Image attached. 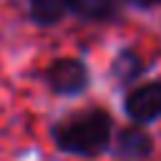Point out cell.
Instances as JSON below:
<instances>
[{
  "label": "cell",
  "instance_id": "obj_1",
  "mask_svg": "<svg viewBox=\"0 0 161 161\" xmlns=\"http://www.w3.org/2000/svg\"><path fill=\"white\" fill-rule=\"evenodd\" d=\"M55 143L75 156H96L111 141V118L101 108L80 111L53 128Z\"/></svg>",
  "mask_w": 161,
  "mask_h": 161
},
{
  "label": "cell",
  "instance_id": "obj_2",
  "mask_svg": "<svg viewBox=\"0 0 161 161\" xmlns=\"http://www.w3.org/2000/svg\"><path fill=\"white\" fill-rule=\"evenodd\" d=\"M45 75H48V86L55 93H63V96L80 93L86 88V83H88V70L75 58H60V60H55L48 68Z\"/></svg>",
  "mask_w": 161,
  "mask_h": 161
},
{
  "label": "cell",
  "instance_id": "obj_3",
  "mask_svg": "<svg viewBox=\"0 0 161 161\" xmlns=\"http://www.w3.org/2000/svg\"><path fill=\"white\" fill-rule=\"evenodd\" d=\"M126 113L138 123L158 118L161 116V80L133 88L126 96Z\"/></svg>",
  "mask_w": 161,
  "mask_h": 161
},
{
  "label": "cell",
  "instance_id": "obj_4",
  "mask_svg": "<svg viewBox=\"0 0 161 161\" xmlns=\"http://www.w3.org/2000/svg\"><path fill=\"white\" fill-rule=\"evenodd\" d=\"M116 153L123 158H146L153 153V138L138 126L123 128L116 138Z\"/></svg>",
  "mask_w": 161,
  "mask_h": 161
},
{
  "label": "cell",
  "instance_id": "obj_5",
  "mask_svg": "<svg viewBox=\"0 0 161 161\" xmlns=\"http://www.w3.org/2000/svg\"><path fill=\"white\" fill-rule=\"evenodd\" d=\"M118 5L121 0H68V10L75 13L83 20H93V23H103L118 15Z\"/></svg>",
  "mask_w": 161,
  "mask_h": 161
},
{
  "label": "cell",
  "instance_id": "obj_6",
  "mask_svg": "<svg viewBox=\"0 0 161 161\" xmlns=\"http://www.w3.org/2000/svg\"><path fill=\"white\" fill-rule=\"evenodd\" d=\"M68 8V0H28L30 18L40 25H53L63 18Z\"/></svg>",
  "mask_w": 161,
  "mask_h": 161
},
{
  "label": "cell",
  "instance_id": "obj_7",
  "mask_svg": "<svg viewBox=\"0 0 161 161\" xmlns=\"http://www.w3.org/2000/svg\"><path fill=\"white\" fill-rule=\"evenodd\" d=\"M141 73V60H138V55L136 53H121L118 58H116V63H113V75L121 80V83H128V80H133L136 75Z\"/></svg>",
  "mask_w": 161,
  "mask_h": 161
},
{
  "label": "cell",
  "instance_id": "obj_8",
  "mask_svg": "<svg viewBox=\"0 0 161 161\" xmlns=\"http://www.w3.org/2000/svg\"><path fill=\"white\" fill-rule=\"evenodd\" d=\"M133 5H138V8H156V5H161V0H131Z\"/></svg>",
  "mask_w": 161,
  "mask_h": 161
}]
</instances>
